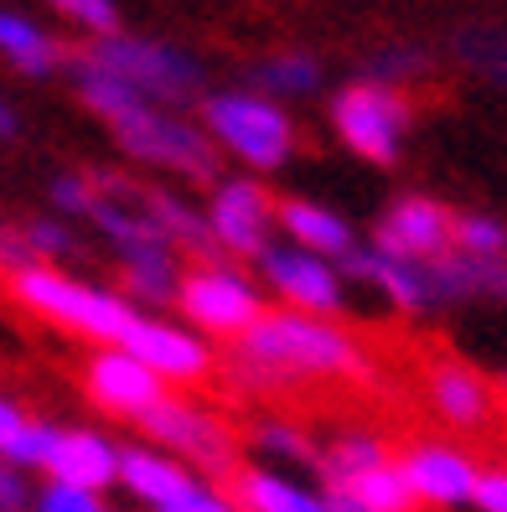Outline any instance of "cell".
Masks as SVG:
<instances>
[{"instance_id":"3957f363","label":"cell","mask_w":507,"mask_h":512,"mask_svg":"<svg viewBox=\"0 0 507 512\" xmlns=\"http://www.w3.org/2000/svg\"><path fill=\"white\" fill-rule=\"evenodd\" d=\"M11 300L42 326L52 331H68L78 342H94V347H119L125 331L135 326V306L119 285H99V280H83L73 269H57V264H37L26 275L6 280Z\"/></svg>"},{"instance_id":"d6a6232c","label":"cell","mask_w":507,"mask_h":512,"mask_svg":"<svg viewBox=\"0 0 507 512\" xmlns=\"http://www.w3.org/2000/svg\"><path fill=\"white\" fill-rule=\"evenodd\" d=\"M57 430H63V425H52V419H37V414H32V425L16 435V445L6 450V461L21 466V471H47L52 445H57Z\"/></svg>"},{"instance_id":"603a6c76","label":"cell","mask_w":507,"mask_h":512,"mask_svg":"<svg viewBox=\"0 0 507 512\" xmlns=\"http://www.w3.org/2000/svg\"><path fill=\"white\" fill-rule=\"evenodd\" d=\"M321 492L332 497L337 512H420V502H414L409 481H404L399 456L378 461L368 471H352V476L332 481V487H321Z\"/></svg>"},{"instance_id":"b9f144b4","label":"cell","mask_w":507,"mask_h":512,"mask_svg":"<svg viewBox=\"0 0 507 512\" xmlns=\"http://www.w3.org/2000/svg\"><path fill=\"white\" fill-rule=\"evenodd\" d=\"M32 425V409H26L21 399H11V394H0V456L16 445V435Z\"/></svg>"},{"instance_id":"5b68a950","label":"cell","mask_w":507,"mask_h":512,"mask_svg":"<svg viewBox=\"0 0 507 512\" xmlns=\"http://www.w3.org/2000/svg\"><path fill=\"white\" fill-rule=\"evenodd\" d=\"M270 311V295L254 275H244L228 259H197L182 269V290H176V321H187L207 342H238L244 331Z\"/></svg>"},{"instance_id":"83f0119b","label":"cell","mask_w":507,"mask_h":512,"mask_svg":"<svg viewBox=\"0 0 507 512\" xmlns=\"http://www.w3.org/2000/svg\"><path fill=\"white\" fill-rule=\"evenodd\" d=\"M394 450L383 445V435L373 430H337L332 440L321 445V461H316V476H321V487H332V481L352 476V471H368L378 461H389Z\"/></svg>"},{"instance_id":"7c38bea8","label":"cell","mask_w":507,"mask_h":512,"mask_svg":"<svg viewBox=\"0 0 507 512\" xmlns=\"http://www.w3.org/2000/svg\"><path fill=\"white\" fill-rule=\"evenodd\" d=\"M119 347H125L130 357H140L171 394L176 388H202L207 378L218 373V347L207 337H197V331L187 321H176V316L166 321V316H145L140 311Z\"/></svg>"},{"instance_id":"60d3db41","label":"cell","mask_w":507,"mask_h":512,"mask_svg":"<svg viewBox=\"0 0 507 512\" xmlns=\"http://www.w3.org/2000/svg\"><path fill=\"white\" fill-rule=\"evenodd\" d=\"M471 512H507V466H482Z\"/></svg>"},{"instance_id":"1f68e13d","label":"cell","mask_w":507,"mask_h":512,"mask_svg":"<svg viewBox=\"0 0 507 512\" xmlns=\"http://www.w3.org/2000/svg\"><path fill=\"white\" fill-rule=\"evenodd\" d=\"M21 228H26V244H32V254H37V264H57L63 269L83 244H78V228L68 223V218H21Z\"/></svg>"},{"instance_id":"74e56055","label":"cell","mask_w":507,"mask_h":512,"mask_svg":"<svg viewBox=\"0 0 507 512\" xmlns=\"http://www.w3.org/2000/svg\"><path fill=\"white\" fill-rule=\"evenodd\" d=\"M161 512H244V507H238V497L228 492V481H207V476H202L192 492H182L176 502H166Z\"/></svg>"},{"instance_id":"d4e9b609","label":"cell","mask_w":507,"mask_h":512,"mask_svg":"<svg viewBox=\"0 0 507 512\" xmlns=\"http://www.w3.org/2000/svg\"><path fill=\"white\" fill-rule=\"evenodd\" d=\"M0 57L26 78H47L57 63H63V47H57V37L47 32V26H37L32 16L0 11Z\"/></svg>"},{"instance_id":"8d00e7d4","label":"cell","mask_w":507,"mask_h":512,"mask_svg":"<svg viewBox=\"0 0 507 512\" xmlns=\"http://www.w3.org/2000/svg\"><path fill=\"white\" fill-rule=\"evenodd\" d=\"M32 512H109V502L99 492L68 487V481H42L32 497Z\"/></svg>"},{"instance_id":"e575fe53","label":"cell","mask_w":507,"mask_h":512,"mask_svg":"<svg viewBox=\"0 0 507 512\" xmlns=\"http://www.w3.org/2000/svg\"><path fill=\"white\" fill-rule=\"evenodd\" d=\"M47 202H52L57 218L83 223V218H88V202H94V176H83V171L52 176V182H47Z\"/></svg>"},{"instance_id":"44dd1931","label":"cell","mask_w":507,"mask_h":512,"mask_svg":"<svg viewBox=\"0 0 507 512\" xmlns=\"http://www.w3.org/2000/svg\"><path fill=\"white\" fill-rule=\"evenodd\" d=\"M228 492L238 497L244 512H337L332 497L311 481L290 476V471H275V466H238L228 476Z\"/></svg>"},{"instance_id":"ba28073f","label":"cell","mask_w":507,"mask_h":512,"mask_svg":"<svg viewBox=\"0 0 507 512\" xmlns=\"http://www.w3.org/2000/svg\"><path fill=\"white\" fill-rule=\"evenodd\" d=\"M83 223L104 238L119 264L151 259V254H176L166 228H161V213H156V187H140L135 176L94 171V202H88Z\"/></svg>"},{"instance_id":"2e32d148","label":"cell","mask_w":507,"mask_h":512,"mask_svg":"<svg viewBox=\"0 0 507 512\" xmlns=\"http://www.w3.org/2000/svg\"><path fill=\"white\" fill-rule=\"evenodd\" d=\"M342 275H347L352 285L373 290L383 306L399 311V316H425V311H435L430 264H404V259H389V254H378L373 244H363V249L342 264Z\"/></svg>"},{"instance_id":"7402d4cb","label":"cell","mask_w":507,"mask_h":512,"mask_svg":"<svg viewBox=\"0 0 507 512\" xmlns=\"http://www.w3.org/2000/svg\"><path fill=\"white\" fill-rule=\"evenodd\" d=\"M430 290H435V311H456V306H507V259H466V254H445L430 264Z\"/></svg>"},{"instance_id":"e0dca14e","label":"cell","mask_w":507,"mask_h":512,"mask_svg":"<svg viewBox=\"0 0 507 512\" xmlns=\"http://www.w3.org/2000/svg\"><path fill=\"white\" fill-rule=\"evenodd\" d=\"M42 476L104 497L109 487H119V445L104 430H94V425H63V430H57L52 461H47Z\"/></svg>"},{"instance_id":"d6986e66","label":"cell","mask_w":507,"mask_h":512,"mask_svg":"<svg viewBox=\"0 0 507 512\" xmlns=\"http://www.w3.org/2000/svg\"><path fill=\"white\" fill-rule=\"evenodd\" d=\"M280 244H295L316 259H332V264H347L357 249H363V238L357 228L337 213V207H326L316 197H280Z\"/></svg>"},{"instance_id":"277c9868","label":"cell","mask_w":507,"mask_h":512,"mask_svg":"<svg viewBox=\"0 0 507 512\" xmlns=\"http://www.w3.org/2000/svg\"><path fill=\"white\" fill-rule=\"evenodd\" d=\"M197 125L218 145V156H233L249 176H270L295 156V119L285 114V104L264 99L259 88H218V94H202Z\"/></svg>"},{"instance_id":"4fadbf2b","label":"cell","mask_w":507,"mask_h":512,"mask_svg":"<svg viewBox=\"0 0 507 512\" xmlns=\"http://www.w3.org/2000/svg\"><path fill=\"white\" fill-rule=\"evenodd\" d=\"M451 233H456V207L425 192H404L378 213L368 244L404 264H440L451 254Z\"/></svg>"},{"instance_id":"9c48e42d","label":"cell","mask_w":507,"mask_h":512,"mask_svg":"<svg viewBox=\"0 0 507 512\" xmlns=\"http://www.w3.org/2000/svg\"><path fill=\"white\" fill-rule=\"evenodd\" d=\"M207 233H213V249L218 259L238 264V259H259L264 249L280 238V197L259 182V176H218L213 187H207Z\"/></svg>"},{"instance_id":"ffe728a7","label":"cell","mask_w":507,"mask_h":512,"mask_svg":"<svg viewBox=\"0 0 507 512\" xmlns=\"http://www.w3.org/2000/svg\"><path fill=\"white\" fill-rule=\"evenodd\" d=\"M425 394H430V409L451 430H482L497 414V388L471 363H435L425 378Z\"/></svg>"},{"instance_id":"4316f807","label":"cell","mask_w":507,"mask_h":512,"mask_svg":"<svg viewBox=\"0 0 507 512\" xmlns=\"http://www.w3.org/2000/svg\"><path fill=\"white\" fill-rule=\"evenodd\" d=\"M156 213H161V228H166V238H171V249L182 254L187 264L218 259L213 233H207L202 202H192V197H182V192H171V187H156Z\"/></svg>"},{"instance_id":"cb8c5ba5","label":"cell","mask_w":507,"mask_h":512,"mask_svg":"<svg viewBox=\"0 0 507 512\" xmlns=\"http://www.w3.org/2000/svg\"><path fill=\"white\" fill-rule=\"evenodd\" d=\"M182 254H151V259H130L119 264V295L130 300L135 311L156 316L161 306H176V290H182Z\"/></svg>"},{"instance_id":"f35d334b","label":"cell","mask_w":507,"mask_h":512,"mask_svg":"<svg viewBox=\"0 0 507 512\" xmlns=\"http://www.w3.org/2000/svg\"><path fill=\"white\" fill-rule=\"evenodd\" d=\"M26 269H37V254H32V244H26V228L0 218V275L16 280V275H26Z\"/></svg>"},{"instance_id":"9a60e30c","label":"cell","mask_w":507,"mask_h":512,"mask_svg":"<svg viewBox=\"0 0 507 512\" xmlns=\"http://www.w3.org/2000/svg\"><path fill=\"white\" fill-rule=\"evenodd\" d=\"M404 481L420 507H440V512H461L476 497V481H482V461L461 445H445V440H414L404 456Z\"/></svg>"},{"instance_id":"ab89813d","label":"cell","mask_w":507,"mask_h":512,"mask_svg":"<svg viewBox=\"0 0 507 512\" xmlns=\"http://www.w3.org/2000/svg\"><path fill=\"white\" fill-rule=\"evenodd\" d=\"M32 497H37L32 471H21L0 456V512H32Z\"/></svg>"},{"instance_id":"7a4b0ae2","label":"cell","mask_w":507,"mask_h":512,"mask_svg":"<svg viewBox=\"0 0 507 512\" xmlns=\"http://www.w3.org/2000/svg\"><path fill=\"white\" fill-rule=\"evenodd\" d=\"M233 378L238 383H311V378H357L363 342L332 316H301L270 306L244 337L233 342Z\"/></svg>"},{"instance_id":"d590c367","label":"cell","mask_w":507,"mask_h":512,"mask_svg":"<svg viewBox=\"0 0 507 512\" xmlns=\"http://www.w3.org/2000/svg\"><path fill=\"white\" fill-rule=\"evenodd\" d=\"M425 68H430V52H425V47H383V52L373 57L368 78H373V83H389V88H399L404 78H420Z\"/></svg>"},{"instance_id":"ac0fdd59","label":"cell","mask_w":507,"mask_h":512,"mask_svg":"<svg viewBox=\"0 0 507 512\" xmlns=\"http://www.w3.org/2000/svg\"><path fill=\"white\" fill-rule=\"evenodd\" d=\"M197 471L187 461H176L171 450L151 445V440H135V445H119V492L130 502L161 512L166 502H176L182 492L197 487Z\"/></svg>"},{"instance_id":"484cf974","label":"cell","mask_w":507,"mask_h":512,"mask_svg":"<svg viewBox=\"0 0 507 512\" xmlns=\"http://www.w3.org/2000/svg\"><path fill=\"white\" fill-rule=\"evenodd\" d=\"M249 445L259 450V466H275V471H316L321 461V445L306 425H295V419H259L249 430Z\"/></svg>"},{"instance_id":"4dcf8cb0","label":"cell","mask_w":507,"mask_h":512,"mask_svg":"<svg viewBox=\"0 0 507 512\" xmlns=\"http://www.w3.org/2000/svg\"><path fill=\"white\" fill-rule=\"evenodd\" d=\"M451 249L466 259H507V223L497 213H456V233H451Z\"/></svg>"},{"instance_id":"ee69618b","label":"cell","mask_w":507,"mask_h":512,"mask_svg":"<svg viewBox=\"0 0 507 512\" xmlns=\"http://www.w3.org/2000/svg\"><path fill=\"white\" fill-rule=\"evenodd\" d=\"M502 404H507V383H502Z\"/></svg>"},{"instance_id":"8fae6325","label":"cell","mask_w":507,"mask_h":512,"mask_svg":"<svg viewBox=\"0 0 507 512\" xmlns=\"http://www.w3.org/2000/svg\"><path fill=\"white\" fill-rule=\"evenodd\" d=\"M135 430L151 445L171 450L176 461H187L197 476L202 471L207 476H233L238 471V440H233V430L223 425L213 409H202V404H192L182 394H171L166 404H156Z\"/></svg>"},{"instance_id":"6da1fadb","label":"cell","mask_w":507,"mask_h":512,"mask_svg":"<svg viewBox=\"0 0 507 512\" xmlns=\"http://www.w3.org/2000/svg\"><path fill=\"white\" fill-rule=\"evenodd\" d=\"M73 83H78V99L104 119L114 145L135 166H151L161 176H176V182H207V187L218 182V145L207 140L197 119H182L166 104L130 94L125 83H114L109 73L88 63H73Z\"/></svg>"},{"instance_id":"8992f818","label":"cell","mask_w":507,"mask_h":512,"mask_svg":"<svg viewBox=\"0 0 507 512\" xmlns=\"http://www.w3.org/2000/svg\"><path fill=\"white\" fill-rule=\"evenodd\" d=\"M78 63L109 73L114 83H125L130 94L151 99V104H166V109H176V104H187V99L202 94L197 57L182 52V47L151 42V37H125V32L99 37V42H88V52L78 57Z\"/></svg>"},{"instance_id":"5bb4252c","label":"cell","mask_w":507,"mask_h":512,"mask_svg":"<svg viewBox=\"0 0 507 512\" xmlns=\"http://www.w3.org/2000/svg\"><path fill=\"white\" fill-rule=\"evenodd\" d=\"M83 394L109 419H130V425H140L156 404L171 399V388L145 368L140 357H130L125 347H94L83 357Z\"/></svg>"},{"instance_id":"836d02e7","label":"cell","mask_w":507,"mask_h":512,"mask_svg":"<svg viewBox=\"0 0 507 512\" xmlns=\"http://www.w3.org/2000/svg\"><path fill=\"white\" fill-rule=\"evenodd\" d=\"M47 6L63 16V21L83 26V32L94 37V42L119 32V6H114V0H47Z\"/></svg>"},{"instance_id":"52a82bcc","label":"cell","mask_w":507,"mask_h":512,"mask_svg":"<svg viewBox=\"0 0 507 512\" xmlns=\"http://www.w3.org/2000/svg\"><path fill=\"white\" fill-rule=\"evenodd\" d=\"M409 125H414V109L404 99V88L357 78V83H342L332 94V130L352 156L368 161V166H394L404 156Z\"/></svg>"},{"instance_id":"f1b7e54d","label":"cell","mask_w":507,"mask_h":512,"mask_svg":"<svg viewBox=\"0 0 507 512\" xmlns=\"http://www.w3.org/2000/svg\"><path fill=\"white\" fill-rule=\"evenodd\" d=\"M254 83L264 99H306L321 88V63L311 52H270L264 63L254 68Z\"/></svg>"},{"instance_id":"30bf717a","label":"cell","mask_w":507,"mask_h":512,"mask_svg":"<svg viewBox=\"0 0 507 512\" xmlns=\"http://www.w3.org/2000/svg\"><path fill=\"white\" fill-rule=\"evenodd\" d=\"M254 269H259L264 295H270L280 311H301V316H332V321H342V311H347V290H352V280L342 275V264L316 259V254L295 249V244H280V238H275V244L254 259Z\"/></svg>"},{"instance_id":"7bdbcfd3","label":"cell","mask_w":507,"mask_h":512,"mask_svg":"<svg viewBox=\"0 0 507 512\" xmlns=\"http://www.w3.org/2000/svg\"><path fill=\"white\" fill-rule=\"evenodd\" d=\"M16 135H21V114L6 94H0V140H16Z\"/></svg>"},{"instance_id":"f546056e","label":"cell","mask_w":507,"mask_h":512,"mask_svg":"<svg viewBox=\"0 0 507 512\" xmlns=\"http://www.w3.org/2000/svg\"><path fill=\"white\" fill-rule=\"evenodd\" d=\"M456 52L471 73L507 88V26H466V32H456Z\"/></svg>"}]
</instances>
